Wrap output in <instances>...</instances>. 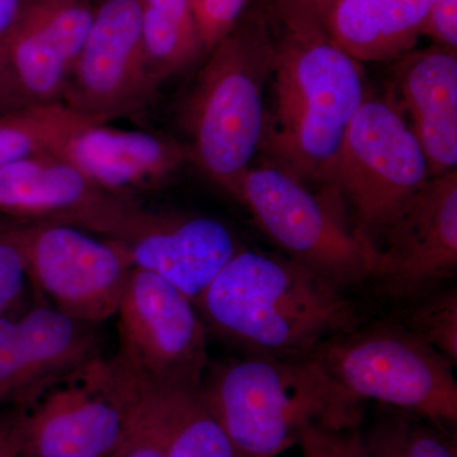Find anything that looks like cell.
Segmentation results:
<instances>
[{
    "instance_id": "6da1fadb",
    "label": "cell",
    "mask_w": 457,
    "mask_h": 457,
    "mask_svg": "<svg viewBox=\"0 0 457 457\" xmlns=\"http://www.w3.org/2000/svg\"><path fill=\"white\" fill-rule=\"evenodd\" d=\"M272 104L261 149L315 188L329 187L345 132L368 93L360 62L302 0H263Z\"/></svg>"
},
{
    "instance_id": "7a4b0ae2",
    "label": "cell",
    "mask_w": 457,
    "mask_h": 457,
    "mask_svg": "<svg viewBox=\"0 0 457 457\" xmlns=\"http://www.w3.org/2000/svg\"><path fill=\"white\" fill-rule=\"evenodd\" d=\"M195 305L206 328L257 356H308L362 319L347 291L287 255L245 246Z\"/></svg>"
},
{
    "instance_id": "3957f363",
    "label": "cell",
    "mask_w": 457,
    "mask_h": 457,
    "mask_svg": "<svg viewBox=\"0 0 457 457\" xmlns=\"http://www.w3.org/2000/svg\"><path fill=\"white\" fill-rule=\"evenodd\" d=\"M201 393L239 457H278L306 426L361 428L366 404L308 356L246 354L209 365Z\"/></svg>"
},
{
    "instance_id": "277c9868",
    "label": "cell",
    "mask_w": 457,
    "mask_h": 457,
    "mask_svg": "<svg viewBox=\"0 0 457 457\" xmlns=\"http://www.w3.org/2000/svg\"><path fill=\"white\" fill-rule=\"evenodd\" d=\"M186 102L191 162L234 196L261 149L272 41L262 3L209 54Z\"/></svg>"
},
{
    "instance_id": "5b68a950",
    "label": "cell",
    "mask_w": 457,
    "mask_h": 457,
    "mask_svg": "<svg viewBox=\"0 0 457 457\" xmlns=\"http://www.w3.org/2000/svg\"><path fill=\"white\" fill-rule=\"evenodd\" d=\"M352 398L399 409L455 431L453 365L402 324L356 328L311 353Z\"/></svg>"
},
{
    "instance_id": "8992f818",
    "label": "cell",
    "mask_w": 457,
    "mask_h": 457,
    "mask_svg": "<svg viewBox=\"0 0 457 457\" xmlns=\"http://www.w3.org/2000/svg\"><path fill=\"white\" fill-rule=\"evenodd\" d=\"M234 198L282 254L347 291L370 279L372 254L328 188L303 182L281 165L251 167Z\"/></svg>"
},
{
    "instance_id": "52a82bcc",
    "label": "cell",
    "mask_w": 457,
    "mask_h": 457,
    "mask_svg": "<svg viewBox=\"0 0 457 457\" xmlns=\"http://www.w3.org/2000/svg\"><path fill=\"white\" fill-rule=\"evenodd\" d=\"M429 179L425 154L395 98L368 95L345 132L328 189L372 257L386 228Z\"/></svg>"
},
{
    "instance_id": "ba28073f",
    "label": "cell",
    "mask_w": 457,
    "mask_h": 457,
    "mask_svg": "<svg viewBox=\"0 0 457 457\" xmlns=\"http://www.w3.org/2000/svg\"><path fill=\"white\" fill-rule=\"evenodd\" d=\"M139 399L137 380L98 357L21 411L20 457H117Z\"/></svg>"
},
{
    "instance_id": "9c48e42d",
    "label": "cell",
    "mask_w": 457,
    "mask_h": 457,
    "mask_svg": "<svg viewBox=\"0 0 457 457\" xmlns=\"http://www.w3.org/2000/svg\"><path fill=\"white\" fill-rule=\"evenodd\" d=\"M114 360L137 381L201 389L209 369L207 328L196 305L154 273L134 269L117 308Z\"/></svg>"
},
{
    "instance_id": "30bf717a",
    "label": "cell",
    "mask_w": 457,
    "mask_h": 457,
    "mask_svg": "<svg viewBox=\"0 0 457 457\" xmlns=\"http://www.w3.org/2000/svg\"><path fill=\"white\" fill-rule=\"evenodd\" d=\"M14 231L29 279L54 308L93 326L116 315L134 270L121 246L62 222L29 221Z\"/></svg>"
},
{
    "instance_id": "8fae6325",
    "label": "cell",
    "mask_w": 457,
    "mask_h": 457,
    "mask_svg": "<svg viewBox=\"0 0 457 457\" xmlns=\"http://www.w3.org/2000/svg\"><path fill=\"white\" fill-rule=\"evenodd\" d=\"M457 270V170L432 177L381 237L370 279L387 297L414 302Z\"/></svg>"
},
{
    "instance_id": "7c38bea8",
    "label": "cell",
    "mask_w": 457,
    "mask_h": 457,
    "mask_svg": "<svg viewBox=\"0 0 457 457\" xmlns=\"http://www.w3.org/2000/svg\"><path fill=\"white\" fill-rule=\"evenodd\" d=\"M158 87L144 53L139 0H96L92 29L62 102L108 122L146 106Z\"/></svg>"
},
{
    "instance_id": "4fadbf2b",
    "label": "cell",
    "mask_w": 457,
    "mask_h": 457,
    "mask_svg": "<svg viewBox=\"0 0 457 457\" xmlns=\"http://www.w3.org/2000/svg\"><path fill=\"white\" fill-rule=\"evenodd\" d=\"M108 240L121 246L134 269L154 273L194 303L243 248L216 219L149 212L137 204Z\"/></svg>"
},
{
    "instance_id": "5bb4252c",
    "label": "cell",
    "mask_w": 457,
    "mask_h": 457,
    "mask_svg": "<svg viewBox=\"0 0 457 457\" xmlns=\"http://www.w3.org/2000/svg\"><path fill=\"white\" fill-rule=\"evenodd\" d=\"M130 197L99 188L54 152L0 168V213L73 225L102 236Z\"/></svg>"
},
{
    "instance_id": "9a60e30c",
    "label": "cell",
    "mask_w": 457,
    "mask_h": 457,
    "mask_svg": "<svg viewBox=\"0 0 457 457\" xmlns=\"http://www.w3.org/2000/svg\"><path fill=\"white\" fill-rule=\"evenodd\" d=\"M51 152L74 165L99 188L120 196L159 187L191 162L187 145L137 130L95 123L75 132Z\"/></svg>"
},
{
    "instance_id": "2e32d148",
    "label": "cell",
    "mask_w": 457,
    "mask_h": 457,
    "mask_svg": "<svg viewBox=\"0 0 457 457\" xmlns=\"http://www.w3.org/2000/svg\"><path fill=\"white\" fill-rule=\"evenodd\" d=\"M393 95L425 154L429 177L456 170L457 53L435 46L398 57Z\"/></svg>"
},
{
    "instance_id": "e0dca14e",
    "label": "cell",
    "mask_w": 457,
    "mask_h": 457,
    "mask_svg": "<svg viewBox=\"0 0 457 457\" xmlns=\"http://www.w3.org/2000/svg\"><path fill=\"white\" fill-rule=\"evenodd\" d=\"M431 4L432 0H338L326 26L357 62H387L413 49Z\"/></svg>"
},
{
    "instance_id": "ac0fdd59",
    "label": "cell",
    "mask_w": 457,
    "mask_h": 457,
    "mask_svg": "<svg viewBox=\"0 0 457 457\" xmlns=\"http://www.w3.org/2000/svg\"><path fill=\"white\" fill-rule=\"evenodd\" d=\"M16 321L32 404L101 357L96 326L78 320L54 306H38Z\"/></svg>"
},
{
    "instance_id": "d6986e66",
    "label": "cell",
    "mask_w": 457,
    "mask_h": 457,
    "mask_svg": "<svg viewBox=\"0 0 457 457\" xmlns=\"http://www.w3.org/2000/svg\"><path fill=\"white\" fill-rule=\"evenodd\" d=\"M146 387L154 403L164 457H239L201 389Z\"/></svg>"
},
{
    "instance_id": "ffe728a7",
    "label": "cell",
    "mask_w": 457,
    "mask_h": 457,
    "mask_svg": "<svg viewBox=\"0 0 457 457\" xmlns=\"http://www.w3.org/2000/svg\"><path fill=\"white\" fill-rule=\"evenodd\" d=\"M147 68L156 83L186 71L204 54L191 0H139Z\"/></svg>"
},
{
    "instance_id": "44dd1931",
    "label": "cell",
    "mask_w": 457,
    "mask_h": 457,
    "mask_svg": "<svg viewBox=\"0 0 457 457\" xmlns=\"http://www.w3.org/2000/svg\"><path fill=\"white\" fill-rule=\"evenodd\" d=\"M102 122L107 121L74 110L64 102L0 113V168L51 152L75 132Z\"/></svg>"
},
{
    "instance_id": "7402d4cb",
    "label": "cell",
    "mask_w": 457,
    "mask_h": 457,
    "mask_svg": "<svg viewBox=\"0 0 457 457\" xmlns=\"http://www.w3.org/2000/svg\"><path fill=\"white\" fill-rule=\"evenodd\" d=\"M380 407L362 431L370 457H457L453 431L408 411Z\"/></svg>"
},
{
    "instance_id": "603a6c76",
    "label": "cell",
    "mask_w": 457,
    "mask_h": 457,
    "mask_svg": "<svg viewBox=\"0 0 457 457\" xmlns=\"http://www.w3.org/2000/svg\"><path fill=\"white\" fill-rule=\"evenodd\" d=\"M21 13L55 45L71 71L92 29L96 0H25Z\"/></svg>"
},
{
    "instance_id": "cb8c5ba5",
    "label": "cell",
    "mask_w": 457,
    "mask_h": 457,
    "mask_svg": "<svg viewBox=\"0 0 457 457\" xmlns=\"http://www.w3.org/2000/svg\"><path fill=\"white\" fill-rule=\"evenodd\" d=\"M411 335L431 345L453 365L457 363V291L447 288L420 296L398 321Z\"/></svg>"
},
{
    "instance_id": "d4e9b609",
    "label": "cell",
    "mask_w": 457,
    "mask_h": 457,
    "mask_svg": "<svg viewBox=\"0 0 457 457\" xmlns=\"http://www.w3.org/2000/svg\"><path fill=\"white\" fill-rule=\"evenodd\" d=\"M31 404V386L17 321L0 315V407L26 409Z\"/></svg>"
},
{
    "instance_id": "484cf974",
    "label": "cell",
    "mask_w": 457,
    "mask_h": 457,
    "mask_svg": "<svg viewBox=\"0 0 457 457\" xmlns=\"http://www.w3.org/2000/svg\"><path fill=\"white\" fill-rule=\"evenodd\" d=\"M297 444L302 457H370L361 428L306 426Z\"/></svg>"
},
{
    "instance_id": "4316f807",
    "label": "cell",
    "mask_w": 457,
    "mask_h": 457,
    "mask_svg": "<svg viewBox=\"0 0 457 457\" xmlns=\"http://www.w3.org/2000/svg\"><path fill=\"white\" fill-rule=\"evenodd\" d=\"M249 0H191L204 54L237 25Z\"/></svg>"
},
{
    "instance_id": "83f0119b",
    "label": "cell",
    "mask_w": 457,
    "mask_h": 457,
    "mask_svg": "<svg viewBox=\"0 0 457 457\" xmlns=\"http://www.w3.org/2000/svg\"><path fill=\"white\" fill-rule=\"evenodd\" d=\"M27 279L25 257L14 227L0 221V315L20 300Z\"/></svg>"
},
{
    "instance_id": "f1b7e54d",
    "label": "cell",
    "mask_w": 457,
    "mask_h": 457,
    "mask_svg": "<svg viewBox=\"0 0 457 457\" xmlns=\"http://www.w3.org/2000/svg\"><path fill=\"white\" fill-rule=\"evenodd\" d=\"M117 457H164L154 403L144 385L130 435Z\"/></svg>"
},
{
    "instance_id": "f546056e",
    "label": "cell",
    "mask_w": 457,
    "mask_h": 457,
    "mask_svg": "<svg viewBox=\"0 0 457 457\" xmlns=\"http://www.w3.org/2000/svg\"><path fill=\"white\" fill-rule=\"evenodd\" d=\"M422 36H428L436 45L457 47V0H432Z\"/></svg>"
},
{
    "instance_id": "4dcf8cb0",
    "label": "cell",
    "mask_w": 457,
    "mask_h": 457,
    "mask_svg": "<svg viewBox=\"0 0 457 457\" xmlns=\"http://www.w3.org/2000/svg\"><path fill=\"white\" fill-rule=\"evenodd\" d=\"M21 409L0 414V457H20Z\"/></svg>"
},
{
    "instance_id": "1f68e13d",
    "label": "cell",
    "mask_w": 457,
    "mask_h": 457,
    "mask_svg": "<svg viewBox=\"0 0 457 457\" xmlns=\"http://www.w3.org/2000/svg\"><path fill=\"white\" fill-rule=\"evenodd\" d=\"M25 0H0V65L3 62L5 44L16 26Z\"/></svg>"
},
{
    "instance_id": "d6a6232c",
    "label": "cell",
    "mask_w": 457,
    "mask_h": 457,
    "mask_svg": "<svg viewBox=\"0 0 457 457\" xmlns=\"http://www.w3.org/2000/svg\"><path fill=\"white\" fill-rule=\"evenodd\" d=\"M302 2L308 5L324 23H327L328 17L338 0H302Z\"/></svg>"
}]
</instances>
